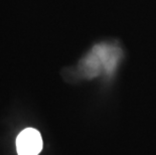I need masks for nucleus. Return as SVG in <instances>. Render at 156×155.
I'll use <instances>...</instances> for the list:
<instances>
[{
    "label": "nucleus",
    "instance_id": "nucleus-2",
    "mask_svg": "<svg viewBox=\"0 0 156 155\" xmlns=\"http://www.w3.org/2000/svg\"><path fill=\"white\" fill-rule=\"evenodd\" d=\"M44 147L41 133L34 128H26L16 138V151L18 155H38Z\"/></svg>",
    "mask_w": 156,
    "mask_h": 155
},
{
    "label": "nucleus",
    "instance_id": "nucleus-1",
    "mask_svg": "<svg viewBox=\"0 0 156 155\" xmlns=\"http://www.w3.org/2000/svg\"><path fill=\"white\" fill-rule=\"evenodd\" d=\"M120 58V51L108 44H99L82 61L81 70L87 78H95L102 72H114Z\"/></svg>",
    "mask_w": 156,
    "mask_h": 155
}]
</instances>
